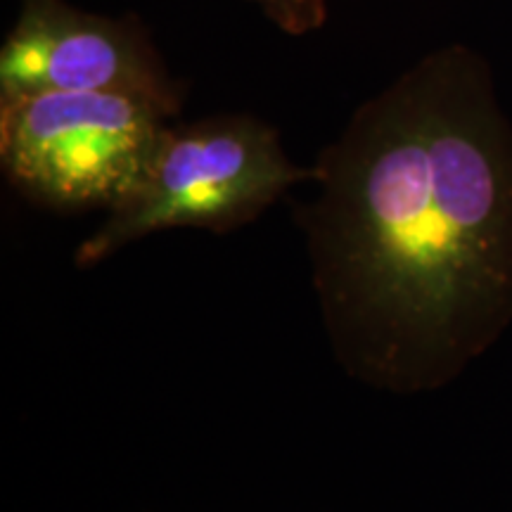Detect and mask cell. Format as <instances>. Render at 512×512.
Wrapping results in <instances>:
<instances>
[{
	"instance_id": "1",
	"label": "cell",
	"mask_w": 512,
	"mask_h": 512,
	"mask_svg": "<svg viewBox=\"0 0 512 512\" xmlns=\"http://www.w3.org/2000/svg\"><path fill=\"white\" fill-rule=\"evenodd\" d=\"M297 211L330 349L399 396L448 387L512 325V124L451 46L363 102Z\"/></svg>"
},
{
	"instance_id": "2",
	"label": "cell",
	"mask_w": 512,
	"mask_h": 512,
	"mask_svg": "<svg viewBox=\"0 0 512 512\" xmlns=\"http://www.w3.org/2000/svg\"><path fill=\"white\" fill-rule=\"evenodd\" d=\"M313 171L290 162L280 133L249 114L166 121L143 169L76 247L74 264L98 266L119 249L171 228L226 235L259 219Z\"/></svg>"
},
{
	"instance_id": "3",
	"label": "cell",
	"mask_w": 512,
	"mask_h": 512,
	"mask_svg": "<svg viewBox=\"0 0 512 512\" xmlns=\"http://www.w3.org/2000/svg\"><path fill=\"white\" fill-rule=\"evenodd\" d=\"M166 121L124 93H41L0 105V164L12 188L55 211L110 209Z\"/></svg>"
},
{
	"instance_id": "4",
	"label": "cell",
	"mask_w": 512,
	"mask_h": 512,
	"mask_svg": "<svg viewBox=\"0 0 512 512\" xmlns=\"http://www.w3.org/2000/svg\"><path fill=\"white\" fill-rule=\"evenodd\" d=\"M41 93H124L178 119L183 83L171 76L136 15L105 17L67 0H22L0 50V105Z\"/></svg>"
},
{
	"instance_id": "5",
	"label": "cell",
	"mask_w": 512,
	"mask_h": 512,
	"mask_svg": "<svg viewBox=\"0 0 512 512\" xmlns=\"http://www.w3.org/2000/svg\"><path fill=\"white\" fill-rule=\"evenodd\" d=\"M261 5L268 19L287 34L302 36L325 22L328 8L318 0H252Z\"/></svg>"
},
{
	"instance_id": "6",
	"label": "cell",
	"mask_w": 512,
	"mask_h": 512,
	"mask_svg": "<svg viewBox=\"0 0 512 512\" xmlns=\"http://www.w3.org/2000/svg\"><path fill=\"white\" fill-rule=\"evenodd\" d=\"M318 3H323V5H325V0H318Z\"/></svg>"
}]
</instances>
